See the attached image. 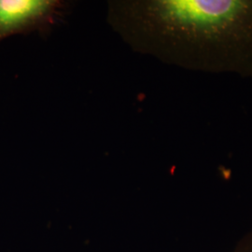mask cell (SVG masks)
Returning <instances> with one entry per match:
<instances>
[{
    "label": "cell",
    "instance_id": "obj_1",
    "mask_svg": "<svg viewBox=\"0 0 252 252\" xmlns=\"http://www.w3.org/2000/svg\"><path fill=\"white\" fill-rule=\"evenodd\" d=\"M108 22L138 54L252 78V0H112Z\"/></svg>",
    "mask_w": 252,
    "mask_h": 252
},
{
    "label": "cell",
    "instance_id": "obj_2",
    "mask_svg": "<svg viewBox=\"0 0 252 252\" xmlns=\"http://www.w3.org/2000/svg\"><path fill=\"white\" fill-rule=\"evenodd\" d=\"M69 8L61 0H0V41L35 31L48 36Z\"/></svg>",
    "mask_w": 252,
    "mask_h": 252
},
{
    "label": "cell",
    "instance_id": "obj_3",
    "mask_svg": "<svg viewBox=\"0 0 252 252\" xmlns=\"http://www.w3.org/2000/svg\"><path fill=\"white\" fill-rule=\"evenodd\" d=\"M232 252H252V228L235 245Z\"/></svg>",
    "mask_w": 252,
    "mask_h": 252
}]
</instances>
